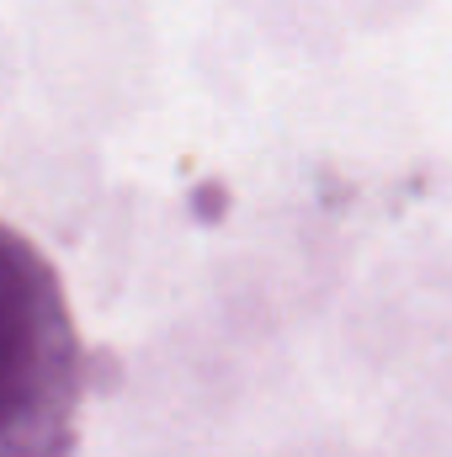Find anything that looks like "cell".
Instances as JSON below:
<instances>
[{
	"label": "cell",
	"instance_id": "6da1fadb",
	"mask_svg": "<svg viewBox=\"0 0 452 457\" xmlns=\"http://www.w3.org/2000/svg\"><path fill=\"white\" fill-rule=\"evenodd\" d=\"M91 351L54 261L0 219V457H75Z\"/></svg>",
	"mask_w": 452,
	"mask_h": 457
}]
</instances>
